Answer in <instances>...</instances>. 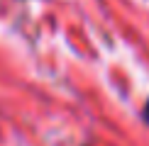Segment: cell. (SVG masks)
<instances>
[{
    "mask_svg": "<svg viewBox=\"0 0 149 146\" xmlns=\"http://www.w3.org/2000/svg\"><path fill=\"white\" fill-rule=\"evenodd\" d=\"M144 119L149 122V100H147V105H144Z\"/></svg>",
    "mask_w": 149,
    "mask_h": 146,
    "instance_id": "1",
    "label": "cell"
}]
</instances>
